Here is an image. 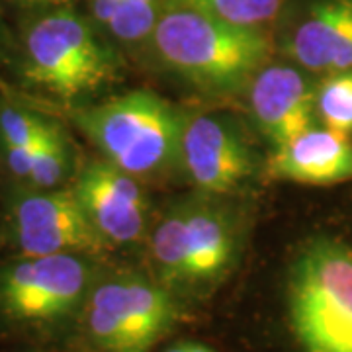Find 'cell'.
<instances>
[{
	"label": "cell",
	"mask_w": 352,
	"mask_h": 352,
	"mask_svg": "<svg viewBox=\"0 0 352 352\" xmlns=\"http://www.w3.org/2000/svg\"><path fill=\"white\" fill-rule=\"evenodd\" d=\"M25 76L61 100L110 87L118 59L85 18L71 10L47 14L25 36Z\"/></svg>",
	"instance_id": "obj_5"
},
{
	"label": "cell",
	"mask_w": 352,
	"mask_h": 352,
	"mask_svg": "<svg viewBox=\"0 0 352 352\" xmlns=\"http://www.w3.org/2000/svg\"><path fill=\"white\" fill-rule=\"evenodd\" d=\"M286 302L302 352H352V247L305 241L289 264Z\"/></svg>",
	"instance_id": "obj_4"
},
{
	"label": "cell",
	"mask_w": 352,
	"mask_h": 352,
	"mask_svg": "<svg viewBox=\"0 0 352 352\" xmlns=\"http://www.w3.org/2000/svg\"><path fill=\"white\" fill-rule=\"evenodd\" d=\"M284 51L307 73L352 69V0H311L289 28Z\"/></svg>",
	"instance_id": "obj_12"
},
{
	"label": "cell",
	"mask_w": 352,
	"mask_h": 352,
	"mask_svg": "<svg viewBox=\"0 0 352 352\" xmlns=\"http://www.w3.org/2000/svg\"><path fill=\"white\" fill-rule=\"evenodd\" d=\"M75 192L108 245H131L145 235L149 204L139 178L102 159L80 170Z\"/></svg>",
	"instance_id": "obj_11"
},
{
	"label": "cell",
	"mask_w": 352,
	"mask_h": 352,
	"mask_svg": "<svg viewBox=\"0 0 352 352\" xmlns=\"http://www.w3.org/2000/svg\"><path fill=\"white\" fill-rule=\"evenodd\" d=\"M14 235L24 256L92 254L108 247L75 190L25 194L14 206Z\"/></svg>",
	"instance_id": "obj_9"
},
{
	"label": "cell",
	"mask_w": 352,
	"mask_h": 352,
	"mask_svg": "<svg viewBox=\"0 0 352 352\" xmlns=\"http://www.w3.org/2000/svg\"><path fill=\"white\" fill-rule=\"evenodd\" d=\"M85 302L88 339L104 352H149L178 319L173 292L141 276L106 278Z\"/></svg>",
	"instance_id": "obj_6"
},
{
	"label": "cell",
	"mask_w": 352,
	"mask_h": 352,
	"mask_svg": "<svg viewBox=\"0 0 352 352\" xmlns=\"http://www.w3.org/2000/svg\"><path fill=\"white\" fill-rule=\"evenodd\" d=\"M178 164L190 184L212 198L239 194L258 170L245 131L233 118L217 112L184 116Z\"/></svg>",
	"instance_id": "obj_7"
},
{
	"label": "cell",
	"mask_w": 352,
	"mask_h": 352,
	"mask_svg": "<svg viewBox=\"0 0 352 352\" xmlns=\"http://www.w3.org/2000/svg\"><path fill=\"white\" fill-rule=\"evenodd\" d=\"M231 24L261 28L270 24L280 12L284 0H178Z\"/></svg>",
	"instance_id": "obj_17"
},
{
	"label": "cell",
	"mask_w": 352,
	"mask_h": 352,
	"mask_svg": "<svg viewBox=\"0 0 352 352\" xmlns=\"http://www.w3.org/2000/svg\"><path fill=\"white\" fill-rule=\"evenodd\" d=\"M243 231L237 215L217 198L182 201L159 219L149 254L161 284L170 292L201 294L233 270Z\"/></svg>",
	"instance_id": "obj_2"
},
{
	"label": "cell",
	"mask_w": 352,
	"mask_h": 352,
	"mask_svg": "<svg viewBox=\"0 0 352 352\" xmlns=\"http://www.w3.org/2000/svg\"><path fill=\"white\" fill-rule=\"evenodd\" d=\"M25 4H67L69 0H22Z\"/></svg>",
	"instance_id": "obj_19"
},
{
	"label": "cell",
	"mask_w": 352,
	"mask_h": 352,
	"mask_svg": "<svg viewBox=\"0 0 352 352\" xmlns=\"http://www.w3.org/2000/svg\"><path fill=\"white\" fill-rule=\"evenodd\" d=\"M251 116L270 151L317 126V85L302 67L266 63L247 87Z\"/></svg>",
	"instance_id": "obj_10"
},
{
	"label": "cell",
	"mask_w": 352,
	"mask_h": 352,
	"mask_svg": "<svg viewBox=\"0 0 352 352\" xmlns=\"http://www.w3.org/2000/svg\"><path fill=\"white\" fill-rule=\"evenodd\" d=\"M75 124L104 161L135 178L178 164L184 116L151 90H129L75 112Z\"/></svg>",
	"instance_id": "obj_3"
},
{
	"label": "cell",
	"mask_w": 352,
	"mask_h": 352,
	"mask_svg": "<svg viewBox=\"0 0 352 352\" xmlns=\"http://www.w3.org/2000/svg\"><path fill=\"white\" fill-rule=\"evenodd\" d=\"M317 122L352 138V69L329 73L315 92Z\"/></svg>",
	"instance_id": "obj_15"
},
{
	"label": "cell",
	"mask_w": 352,
	"mask_h": 352,
	"mask_svg": "<svg viewBox=\"0 0 352 352\" xmlns=\"http://www.w3.org/2000/svg\"><path fill=\"white\" fill-rule=\"evenodd\" d=\"M159 12L161 0H116L108 30L124 43H141L151 39Z\"/></svg>",
	"instance_id": "obj_18"
},
{
	"label": "cell",
	"mask_w": 352,
	"mask_h": 352,
	"mask_svg": "<svg viewBox=\"0 0 352 352\" xmlns=\"http://www.w3.org/2000/svg\"><path fill=\"white\" fill-rule=\"evenodd\" d=\"M50 124L51 122H45L36 113L16 106H6L0 110V139L6 163L14 175L28 180L34 153Z\"/></svg>",
	"instance_id": "obj_14"
},
{
	"label": "cell",
	"mask_w": 352,
	"mask_h": 352,
	"mask_svg": "<svg viewBox=\"0 0 352 352\" xmlns=\"http://www.w3.org/2000/svg\"><path fill=\"white\" fill-rule=\"evenodd\" d=\"M194 352H214L212 349H208V346H204V344H196L194 342Z\"/></svg>",
	"instance_id": "obj_20"
},
{
	"label": "cell",
	"mask_w": 352,
	"mask_h": 352,
	"mask_svg": "<svg viewBox=\"0 0 352 352\" xmlns=\"http://www.w3.org/2000/svg\"><path fill=\"white\" fill-rule=\"evenodd\" d=\"M69 163H71L69 143L61 133V129L55 124H50L34 153L28 180L39 190L55 188L67 176Z\"/></svg>",
	"instance_id": "obj_16"
},
{
	"label": "cell",
	"mask_w": 352,
	"mask_h": 352,
	"mask_svg": "<svg viewBox=\"0 0 352 352\" xmlns=\"http://www.w3.org/2000/svg\"><path fill=\"white\" fill-rule=\"evenodd\" d=\"M151 39L170 73L210 94L247 90L272 51L261 28L231 24L178 0L161 4Z\"/></svg>",
	"instance_id": "obj_1"
},
{
	"label": "cell",
	"mask_w": 352,
	"mask_h": 352,
	"mask_svg": "<svg viewBox=\"0 0 352 352\" xmlns=\"http://www.w3.org/2000/svg\"><path fill=\"white\" fill-rule=\"evenodd\" d=\"M92 266L82 254L24 256L0 272V309L14 321L47 323L85 302Z\"/></svg>",
	"instance_id": "obj_8"
},
{
	"label": "cell",
	"mask_w": 352,
	"mask_h": 352,
	"mask_svg": "<svg viewBox=\"0 0 352 352\" xmlns=\"http://www.w3.org/2000/svg\"><path fill=\"white\" fill-rule=\"evenodd\" d=\"M266 175L307 186L349 182L352 180V138L323 126L309 127L270 151Z\"/></svg>",
	"instance_id": "obj_13"
}]
</instances>
